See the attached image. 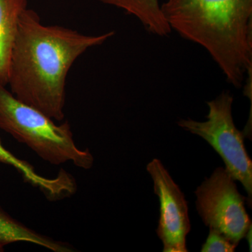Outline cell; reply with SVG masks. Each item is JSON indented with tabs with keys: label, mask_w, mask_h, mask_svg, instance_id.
<instances>
[{
	"label": "cell",
	"mask_w": 252,
	"mask_h": 252,
	"mask_svg": "<svg viewBox=\"0 0 252 252\" xmlns=\"http://www.w3.org/2000/svg\"><path fill=\"white\" fill-rule=\"evenodd\" d=\"M233 97L229 91H223L216 98L207 102V121L182 119L177 124L190 133L200 136L220 154L225 170L246 190L247 200L252 207V161L244 144L245 135L237 129L233 122Z\"/></svg>",
	"instance_id": "obj_4"
},
{
	"label": "cell",
	"mask_w": 252,
	"mask_h": 252,
	"mask_svg": "<svg viewBox=\"0 0 252 252\" xmlns=\"http://www.w3.org/2000/svg\"><path fill=\"white\" fill-rule=\"evenodd\" d=\"M114 35V31L87 35L62 26H45L35 11L27 8L20 16L10 57L11 94L61 122L64 117L66 78L72 64L88 49Z\"/></svg>",
	"instance_id": "obj_1"
},
{
	"label": "cell",
	"mask_w": 252,
	"mask_h": 252,
	"mask_svg": "<svg viewBox=\"0 0 252 252\" xmlns=\"http://www.w3.org/2000/svg\"><path fill=\"white\" fill-rule=\"evenodd\" d=\"M26 0H0V84H8L10 57Z\"/></svg>",
	"instance_id": "obj_8"
},
{
	"label": "cell",
	"mask_w": 252,
	"mask_h": 252,
	"mask_svg": "<svg viewBox=\"0 0 252 252\" xmlns=\"http://www.w3.org/2000/svg\"><path fill=\"white\" fill-rule=\"evenodd\" d=\"M17 242L35 244L54 252H73L74 249L67 243L56 241L34 231L9 215L0 205V252L5 246Z\"/></svg>",
	"instance_id": "obj_9"
},
{
	"label": "cell",
	"mask_w": 252,
	"mask_h": 252,
	"mask_svg": "<svg viewBox=\"0 0 252 252\" xmlns=\"http://www.w3.org/2000/svg\"><path fill=\"white\" fill-rule=\"evenodd\" d=\"M196 207L205 224L238 245L252 225L245 210V198L235 180L223 167H218L195 191Z\"/></svg>",
	"instance_id": "obj_5"
},
{
	"label": "cell",
	"mask_w": 252,
	"mask_h": 252,
	"mask_svg": "<svg viewBox=\"0 0 252 252\" xmlns=\"http://www.w3.org/2000/svg\"><path fill=\"white\" fill-rule=\"evenodd\" d=\"M171 31L206 50L225 80L240 89L252 70V0H167Z\"/></svg>",
	"instance_id": "obj_2"
},
{
	"label": "cell",
	"mask_w": 252,
	"mask_h": 252,
	"mask_svg": "<svg viewBox=\"0 0 252 252\" xmlns=\"http://www.w3.org/2000/svg\"><path fill=\"white\" fill-rule=\"evenodd\" d=\"M0 129L52 165L71 161L86 170L94 165V157L89 149L81 150L76 146L69 122L56 125L52 119L18 100L1 84Z\"/></svg>",
	"instance_id": "obj_3"
},
{
	"label": "cell",
	"mask_w": 252,
	"mask_h": 252,
	"mask_svg": "<svg viewBox=\"0 0 252 252\" xmlns=\"http://www.w3.org/2000/svg\"><path fill=\"white\" fill-rule=\"evenodd\" d=\"M245 238H247V239H248L250 252H252V225H250V228H249Z\"/></svg>",
	"instance_id": "obj_12"
},
{
	"label": "cell",
	"mask_w": 252,
	"mask_h": 252,
	"mask_svg": "<svg viewBox=\"0 0 252 252\" xmlns=\"http://www.w3.org/2000/svg\"><path fill=\"white\" fill-rule=\"evenodd\" d=\"M160 201V218L157 233L164 252H187L186 238L190 229L185 195L160 160L154 159L147 167Z\"/></svg>",
	"instance_id": "obj_6"
},
{
	"label": "cell",
	"mask_w": 252,
	"mask_h": 252,
	"mask_svg": "<svg viewBox=\"0 0 252 252\" xmlns=\"http://www.w3.org/2000/svg\"><path fill=\"white\" fill-rule=\"evenodd\" d=\"M238 245L232 243L230 240L217 232L210 229L206 242L202 247V252H233Z\"/></svg>",
	"instance_id": "obj_11"
},
{
	"label": "cell",
	"mask_w": 252,
	"mask_h": 252,
	"mask_svg": "<svg viewBox=\"0 0 252 252\" xmlns=\"http://www.w3.org/2000/svg\"><path fill=\"white\" fill-rule=\"evenodd\" d=\"M0 162L14 167L23 176L25 182L40 189L46 198L51 200L67 198L74 193L76 182L74 177L64 170L57 177L48 178L39 175L26 160L18 158L3 146L0 140Z\"/></svg>",
	"instance_id": "obj_7"
},
{
	"label": "cell",
	"mask_w": 252,
	"mask_h": 252,
	"mask_svg": "<svg viewBox=\"0 0 252 252\" xmlns=\"http://www.w3.org/2000/svg\"><path fill=\"white\" fill-rule=\"evenodd\" d=\"M103 4L124 9L140 21L149 32L167 36L171 29L164 17L159 0H98Z\"/></svg>",
	"instance_id": "obj_10"
}]
</instances>
